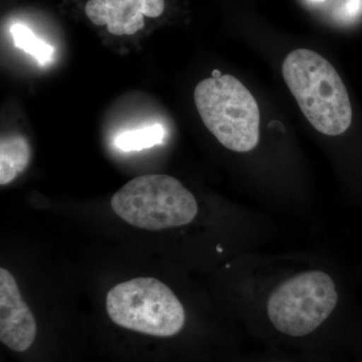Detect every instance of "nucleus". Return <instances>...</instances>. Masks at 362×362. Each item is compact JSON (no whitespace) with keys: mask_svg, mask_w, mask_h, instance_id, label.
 Segmentation results:
<instances>
[{"mask_svg":"<svg viewBox=\"0 0 362 362\" xmlns=\"http://www.w3.org/2000/svg\"><path fill=\"white\" fill-rule=\"evenodd\" d=\"M283 77L300 109L322 134L341 135L352 121L349 93L337 70L317 52L298 49L286 57Z\"/></svg>","mask_w":362,"mask_h":362,"instance_id":"obj_1","label":"nucleus"},{"mask_svg":"<svg viewBox=\"0 0 362 362\" xmlns=\"http://www.w3.org/2000/svg\"><path fill=\"white\" fill-rule=\"evenodd\" d=\"M202 122L226 148L249 152L259 139V109L237 78L218 76L202 80L194 90Z\"/></svg>","mask_w":362,"mask_h":362,"instance_id":"obj_2","label":"nucleus"},{"mask_svg":"<svg viewBox=\"0 0 362 362\" xmlns=\"http://www.w3.org/2000/svg\"><path fill=\"white\" fill-rule=\"evenodd\" d=\"M114 213L143 230H161L188 225L199 206L194 194L173 176L142 175L126 183L111 199Z\"/></svg>","mask_w":362,"mask_h":362,"instance_id":"obj_3","label":"nucleus"},{"mask_svg":"<svg viewBox=\"0 0 362 362\" xmlns=\"http://www.w3.org/2000/svg\"><path fill=\"white\" fill-rule=\"evenodd\" d=\"M106 308L117 325L152 337H173L185 323L180 299L154 278H136L112 288Z\"/></svg>","mask_w":362,"mask_h":362,"instance_id":"obj_4","label":"nucleus"},{"mask_svg":"<svg viewBox=\"0 0 362 362\" xmlns=\"http://www.w3.org/2000/svg\"><path fill=\"white\" fill-rule=\"evenodd\" d=\"M337 303V285L327 273L304 271L271 293L267 315L279 332L291 337H306L327 320Z\"/></svg>","mask_w":362,"mask_h":362,"instance_id":"obj_5","label":"nucleus"},{"mask_svg":"<svg viewBox=\"0 0 362 362\" xmlns=\"http://www.w3.org/2000/svg\"><path fill=\"white\" fill-rule=\"evenodd\" d=\"M37 337L35 316L21 297L13 276L0 269V340L13 351L23 352Z\"/></svg>","mask_w":362,"mask_h":362,"instance_id":"obj_6","label":"nucleus"},{"mask_svg":"<svg viewBox=\"0 0 362 362\" xmlns=\"http://www.w3.org/2000/svg\"><path fill=\"white\" fill-rule=\"evenodd\" d=\"M164 9V0H88L85 13L112 35H132L144 28V16L158 18Z\"/></svg>","mask_w":362,"mask_h":362,"instance_id":"obj_7","label":"nucleus"},{"mask_svg":"<svg viewBox=\"0 0 362 362\" xmlns=\"http://www.w3.org/2000/svg\"><path fill=\"white\" fill-rule=\"evenodd\" d=\"M30 148L21 135L6 136L0 143V185H6L28 168Z\"/></svg>","mask_w":362,"mask_h":362,"instance_id":"obj_8","label":"nucleus"},{"mask_svg":"<svg viewBox=\"0 0 362 362\" xmlns=\"http://www.w3.org/2000/svg\"><path fill=\"white\" fill-rule=\"evenodd\" d=\"M164 135L163 126L154 124L142 129L122 133L116 138V146L123 151H140L161 144Z\"/></svg>","mask_w":362,"mask_h":362,"instance_id":"obj_9","label":"nucleus"},{"mask_svg":"<svg viewBox=\"0 0 362 362\" xmlns=\"http://www.w3.org/2000/svg\"><path fill=\"white\" fill-rule=\"evenodd\" d=\"M14 45L23 49L26 54L39 62L40 65H45L52 59L54 47L47 44L44 40L37 39L28 26L20 25H13L11 30Z\"/></svg>","mask_w":362,"mask_h":362,"instance_id":"obj_10","label":"nucleus"},{"mask_svg":"<svg viewBox=\"0 0 362 362\" xmlns=\"http://www.w3.org/2000/svg\"><path fill=\"white\" fill-rule=\"evenodd\" d=\"M275 362H282V361H275Z\"/></svg>","mask_w":362,"mask_h":362,"instance_id":"obj_11","label":"nucleus"}]
</instances>
